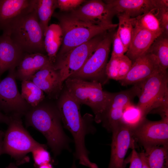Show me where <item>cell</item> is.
Masks as SVG:
<instances>
[{"mask_svg":"<svg viewBox=\"0 0 168 168\" xmlns=\"http://www.w3.org/2000/svg\"><path fill=\"white\" fill-rule=\"evenodd\" d=\"M80 105L65 90L61 95L56 106L63 128L69 131L72 136L75 148L74 158L79 161L80 164L88 168H99L96 163L90 161L85 142L87 135L96 132L93 124L94 117L87 113L82 116Z\"/></svg>","mask_w":168,"mask_h":168,"instance_id":"1","label":"cell"},{"mask_svg":"<svg viewBox=\"0 0 168 168\" xmlns=\"http://www.w3.org/2000/svg\"><path fill=\"white\" fill-rule=\"evenodd\" d=\"M25 114L27 124L44 136L54 156L64 150L71 151L70 144L73 141L64 132L56 106L40 103Z\"/></svg>","mask_w":168,"mask_h":168,"instance_id":"2","label":"cell"},{"mask_svg":"<svg viewBox=\"0 0 168 168\" xmlns=\"http://www.w3.org/2000/svg\"><path fill=\"white\" fill-rule=\"evenodd\" d=\"M53 16L58 20L63 34L62 45L56 60L74 48L118 26V24L111 26L93 25L79 19L69 13H55Z\"/></svg>","mask_w":168,"mask_h":168,"instance_id":"3","label":"cell"},{"mask_svg":"<svg viewBox=\"0 0 168 168\" xmlns=\"http://www.w3.org/2000/svg\"><path fill=\"white\" fill-rule=\"evenodd\" d=\"M13 42L25 54L46 52L44 35L35 9L16 20L6 30Z\"/></svg>","mask_w":168,"mask_h":168,"instance_id":"4","label":"cell"},{"mask_svg":"<svg viewBox=\"0 0 168 168\" xmlns=\"http://www.w3.org/2000/svg\"><path fill=\"white\" fill-rule=\"evenodd\" d=\"M65 82L68 91L80 105L89 107L95 115V122L100 123L112 93L103 91L102 84L96 81L68 78Z\"/></svg>","mask_w":168,"mask_h":168,"instance_id":"5","label":"cell"},{"mask_svg":"<svg viewBox=\"0 0 168 168\" xmlns=\"http://www.w3.org/2000/svg\"><path fill=\"white\" fill-rule=\"evenodd\" d=\"M140 90L137 105L146 117L152 112L168 110V76L162 69L139 83Z\"/></svg>","mask_w":168,"mask_h":168,"instance_id":"6","label":"cell"},{"mask_svg":"<svg viewBox=\"0 0 168 168\" xmlns=\"http://www.w3.org/2000/svg\"><path fill=\"white\" fill-rule=\"evenodd\" d=\"M21 115L13 114L4 133L1 154L10 155L16 161V165L27 161V154L35 148L46 145L35 140L23 127Z\"/></svg>","mask_w":168,"mask_h":168,"instance_id":"7","label":"cell"},{"mask_svg":"<svg viewBox=\"0 0 168 168\" xmlns=\"http://www.w3.org/2000/svg\"><path fill=\"white\" fill-rule=\"evenodd\" d=\"M105 33L74 48L55 61L54 67L58 72L63 83L82 68L94 52Z\"/></svg>","mask_w":168,"mask_h":168,"instance_id":"8","label":"cell"},{"mask_svg":"<svg viewBox=\"0 0 168 168\" xmlns=\"http://www.w3.org/2000/svg\"><path fill=\"white\" fill-rule=\"evenodd\" d=\"M113 36L105 35L82 68L69 78L96 81L102 85L106 84L109 80L106 75L105 69Z\"/></svg>","mask_w":168,"mask_h":168,"instance_id":"9","label":"cell"},{"mask_svg":"<svg viewBox=\"0 0 168 168\" xmlns=\"http://www.w3.org/2000/svg\"><path fill=\"white\" fill-rule=\"evenodd\" d=\"M140 90V83L131 88L117 92L112 93L110 102L102 115L100 123L109 132L121 124L124 109L138 96Z\"/></svg>","mask_w":168,"mask_h":168,"instance_id":"10","label":"cell"},{"mask_svg":"<svg viewBox=\"0 0 168 168\" xmlns=\"http://www.w3.org/2000/svg\"><path fill=\"white\" fill-rule=\"evenodd\" d=\"M16 78L15 69H12L0 81V110L21 115L30 110L29 105L18 90Z\"/></svg>","mask_w":168,"mask_h":168,"instance_id":"11","label":"cell"},{"mask_svg":"<svg viewBox=\"0 0 168 168\" xmlns=\"http://www.w3.org/2000/svg\"><path fill=\"white\" fill-rule=\"evenodd\" d=\"M133 137L143 147L168 146V118L152 121L146 118L132 130Z\"/></svg>","mask_w":168,"mask_h":168,"instance_id":"12","label":"cell"},{"mask_svg":"<svg viewBox=\"0 0 168 168\" xmlns=\"http://www.w3.org/2000/svg\"><path fill=\"white\" fill-rule=\"evenodd\" d=\"M71 15L86 22L103 26L116 25L112 22L116 15L111 6L100 0L86 1L76 9L70 11Z\"/></svg>","mask_w":168,"mask_h":168,"instance_id":"13","label":"cell"},{"mask_svg":"<svg viewBox=\"0 0 168 168\" xmlns=\"http://www.w3.org/2000/svg\"><path fill=\"white\" fill-rule=\"evenodd\" d=\"M111 133L110 157L108 168H124V158L128 149L136 147L132 130L120 124Z\"/></svg>","mask_w":168,"mask_h":168,"instance_id":"14","label":"cell"},{"mask_svg":"<svg viewBox=\"0 0 168 168\" xmlns=\"http://www.w3.org/2000/svg\"><path fill=\"white\" fill-rule=\"evenodd\" d=\"M162 69H164L160 65L157 58L147 52L134 61L126 77L119 81L123 86L134 85L143 82Z\"/></svg>","mask_w":168,"mask_h":168,"instance_id":"15","label":"cell"},{"mask_svg":"<svg viewBox=\"0 0 168 168\" xmlns=\"http://www.w3.org/2000/svg\"><path fill=\"white\" fill-rule=\"evenodd\" d=\"M35 0H0V30H7L17 19L33 11Z\"/></svg>","mask_w":168,"mask_h":168,"instance_id":"16","label":"cell"},{"mask_svg":"<svg viewBox=\"0 0 168 168\" xmlns=\"http://www.w3.org/2000/svg\"><path fill=\"white\" fill-rule=\"evenodd\" d=\"M29 80L51 98H58L63 89L59 74L52 63L43 67Z\"/></svg>","mask_w":168,"mask_h":168,"instance_id":"17","label":"cell"},{"mask_svg":"<svg viewBox=\"0 0 168 168\" xmlns=\"http://www.w3.org/2000/svg\"><path fill=\"white\" fill-rule=\"evenodd\" d=\"M25 54L8 34L3 32L0 35V77L6 71L17 67Z\"/></svg>","mask_w":168,"mask_h":168,"instance_id":"18","label":"cell"},{"mask_svg":"<svg viewBox=\"0 0 168 168\" xmlns=\"http://www.w3.org/2000/svg\"><path fill=\"white\" fill-rule=\"evenodd\" d=\"M116 14L124 13L135 18L157 8L158 0H108Z\"/></svg>","mask_w":168,"mask_h":168,"instance_id":"19","label":"cell"},{"mask_svg":"<svg viewBox=\"0 0 168 168\" xmlns=\"http://www.w3.org/2000/svg\"><path fill=\"white\" fill-rule=\"evenodd\" d=\"M158 36L144 29L134 27L130 42L125 54L133 63L146 53L155 40Z\"/></svg>","mask_w":168,"mask_h":168,"instance_id":"20","label":"cell"},{"mask_svg":"<svg viewBox=\"0 0 168 168\" xmlns=\"http://www.w3.org/2000/svg\"><path fill=\"white\" fill-rule=\"evenodd\" d=\"M50 63H52L45 54L40 53L25 54L16 71V77L22 81L29 80L37 71Z\"/></svg>","mask_w":168,"mask_h":168,"instance_id":"21","label":"cell"},{"mask_svg":"<svg viewBox=\"0 0 168 168\" xmlns=\"http://www.w3.org/2000/svg\"><path fill=\"white\" fill-rule=\"evenodd\" d=\"M63 40L62 30L59 24H53L49 26L44 36V46L47 56L53 64Z\"/></svg>","mask_w":168,"mask_h":168,"instance_id":"22","label":"cell"},{"mask_svg":"<svg viewBox=\"0 0 168 168\" xmlns=\"http://www.w3.org/2000/svg\"><path fill=\"white\" fill-rule=\"evenodd\" d=\"M142 152L148 168H168V146L144 147Z\"/></svg>","mask_w":168,"mask_h":168,"instance_id":"23","label":"cell"},{"mask_svg":"<svg viewBox=\"0 0 168 168\" xmlns=\"http://www.w3.org/2000/svg\"><path fill=\"white\" fill-rule=\"evenodd\" d=\"M57 8V0H35V9L44 36L49 22Z\"/></svg>","mask_w":168,"mask_h":168,"instance_id":"24","label":"cell"},{"mask_svg":"<svg viewBox=\"0 0 168 168\" xmlns=\"http://www.w3.org/2000/svg\"><path fill=\"white\" fill-rule=\"evenodd\" d=\"M155 9L135 18H133V27H140L159 36L164 33L159 20L155 14Z\"/></svg>","mask_w":168,"mask_h":168,"instance_id":"25","label":"cell"},{"mask_svg":"<svg viewBox=\"0 0 168 168\" xmlns=\"http://www.w3.org/2000/svg\"><path fill=\"white\" fill-rule=\"evenodd\" d=\"M155 55L160 65L167 70L168 67V35L163 33L154 41L147 51Z\"/></svg>","mask_w":168,"mask_h":168,"instance_id":"26","label":"cell"},{"mask_svg":"<svg viewBox=\"0 0 168 168\" xmlns=\"http://www.w3.org/2000/svg\"><path fill=\"white\" fill-rule=\"evenodd\" d=\"M22 81V97L32 108L36 106L44 98V92L30 80Z\"/></svg>","mask_w":168,"mask_h":168,"instance_id":"27","label":"cell"},{"mask_svg":"<svg viewBox=\"0 0 168 168\" xmlns=\"http://www.w3.org/2000/svg\"><path fill=\"white\" fill-rule=\"evenodd\" d=\"M146 117L140 109L131 102L126 105L124 109L121 124L132 130L138 127Z\"/></svg>","mask_w":168,"mask_h":168,"instance_id":"28","label":"cell"},{"mask_svg":"<svg viewBox=\"0 0 168 168\" xmlns=\"http://www.w3.org/2000/svg\"><path fill=\"white\" fill-rule=\"evenodd\" d=\"M117 15L119 20L118 27L117 32L127 52L130 42L134 27L133 18L124 13H120Z\"/></svg>","mask_w":168,"mask_h":168,"instance_id":"29","label":"cell"},{"mask_svg":"<svg viewBox=\"0 0 168 168\" xmlns=\"http://www.w3.org/2000/svg\"><path fill=\"white\" fill-rule=\"evenodd\" d=\"M47 147L46 145L39 147L31 152L35 163L39 167L50 161V154L47 151Z\"/></svg>","mask_w":168,"mask_h":168,"instance_id":"30","label":"cell"},{"mask_svg":"<svg viewBox=\"0 0 168 168\" xmlns=\"http://www.w3.org/2000/svg\"><path fill=\"white\" fill-rule=\"evenodd\" d=\"M119 58L111 56L107 64L105 73L108 79L119 81Z\"/></svg>","mask_w":168,"mask_h":168,"instance_id":"31","label":"cell"},{"mask_svg":"<svg viewBox=\"0 0 168 168\" xmlns=\"http://www.w3.org/2000/svg\"><path fill=\"white\" fill-rule=\"evenodd\" d=\"M86 1L85 0H57V7L62 12L71 11Z\"/></svg>","mask_w":168,"mask_h":168,"instance_id":"32","label":"cell"},{"mask_svg":"<svg viewBox=\"0 0 168 168\" xmlns=\"http://www.w3.org/2000/svg\"><path fill=\"white\" fill-rule=\"evenodd\" d=\"M113 50L111 56L120 58L126 52L123 44L117 31L113 36Z\"/></svg>","mask_w":168,"mask_h":168,"instance_id":"33","label":"cell"},{"mask_svg":"<svg viewBox=\"0 0 168 168\" xmlns=\"http://www.w3.org/2000/svg\"><path fill=\"white\" fill-rule=\"evenodd\" d=\"M155 14L164 30V33L168 35V7H161L156 8Z\"/></svg>","mask_w":168,"mask_h":168,"instance_id":"34","label":"cell"},{"mask_svg":"<svg viewBox=\"0 0 168 168\" xmlns=\"http://www.w3.org/2000/svg\"><path fill=\"white\" fill-rule=\"evenodd\" d=\"M132 65L131 60L125 55L119 58V81L123 79L127 74Z\"/></svg>","mask_w":168,"mask_h":168,"instance_id":"35","label":"cell"},{"mask_svg":"<svg viewBox=\"0 0 168 168\" xmlns=\"http://www.w3.org/2000/svg\"><path fill=\"white\" fill-rule=\"evenodd\" d=\"M130 166L129 168H142V161L139 153L136 151L135 148L132 149L129 159Z\"/></svg>","mask_w":168,"mask_h":168,"instance_id":"36","label":"cell"},{"mask_svg":"<svg viewBox=\"0 0 168 168\" xmlns=\"http://www.w3.org/2000/svg\"><path fill=\"white\" fill-rule=\"evenodd\" d=\"M11 117L2 113L0 110V123L6 124L7 125L9 123Z\"/></svg>","mask_w":168,"mask_h":168,"instance_id":"37","label":"cell"},{"mask_svg":"<svg viewBox=\"0 0 168 168\" xmlns=\"http://www.w3.org/2000/svg\"><path fill=\"white\" fill-rule=\"evenodd\" d=\"M4 132L2 130H0V155H1V151L2 144L3 139Z\"/></svg>","mask_w":168,"mask_h":168,"instance_id":"38","label":"cell"},{"mask_svg":"<svg viewBox=\"0 0 168 168\" xmlns=\"http://www.w3.org/2000/svg\"><path fill=\"white\" fill-rule=\"evenodd\" d=\"M38 168H53L52 165L48 163L43 164L39 167Z\"/></svg>","mask_w":168,"mask_h":168,"instance_id":"39","label":"cell"},{"mask_svg":"<svg viewBox=\"0 0 168 168\" xmlns=\"http://www.w3.org/2000/svg\"><path fill=\"white\" fill-rule=\"evenodd\" d=\"M142 161V168H148L145 161L142 152L139 153Z\"/></svg>","mask_w":168,"mask_h":168,"instance_id":"40","label":"cell"},{"mask_svg":"<svg viewBox=\"0 0 168 168\" xmlns=\"http://www.w3.org/2000/svg\"><path fill=\"white\" fill-rule=\"evenodd\" d=\"M6 168H18L16 164L14 163H11Z\"/></svg>","mask_w":168,"mask_h":168,"instance_id":"41","label":"cell"},{"mask_svg":"<svg viewBox=\"0 0 168 168\" xmlns=\"http://www.w3.org/2000/svg\"><path fill=\"white\" fill-rule=\"evenodd\" d=\"M76 160L74 158L72 165L70 168H77V166H76Z\"/></svg>","mask_w":168,"mask_h":168,"instance_id":"42","label":"cell"}]
</instances>
